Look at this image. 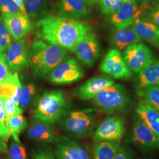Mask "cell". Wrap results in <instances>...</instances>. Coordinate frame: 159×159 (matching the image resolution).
<instances>
[{"label": "cell", "instance_id": "28", "mask_svg": "<svg viewBox=\"0 0 159 159\" xmlns=\"http://www.w3.org/2000/svg\"><path fill=\"white\" fill-rule=\"evenodd\" d=\"M35 94L36 87L33 83H28L24 85L22 88L19 107L22 110L27 108L33 102Z\"/></svg>", "mask_w": 159, "mask_h": 159}, {"label": "cell", "instance_id": "37", "mask_svg": "<svg viewBox=\"0 0 159 159\" xmlns=\"http://www.w3.org/2000/svg\"><path fill=\"white\" fill-rule=\"evenodd\" d=\"M0 11L2 14L22 13L12 0H0Z\"/></svg>", "mask_w": 159, "mask_h": 159}, {"label": "cell", "instance_id": "33", "mask_svg": "<svg viewBox=\"0 0 159 159\" xmlns=\"http://www.w3.org/2000/svg\"><path fill=\"white\" fill-rule=\"evenodd\" d=\"M0 136L5 141L7 142L11 136V133L7 125L6 114L4 105L1 97H0Z\"/></svg>", "mask_w": 159, "mask_h": 159}, {"label": "cell", "instance_id": "27", "mask_svg": "<svg viewBox=\"0 0 159 159\" xmlns=\"http://www.w3.org/2000/svg\"><path fill=\"white\" fill-rule=\"evenodd\" d=\"M146 102L159 112V87L151 85L145 88L140 95Z\"/></svg>", "mask_w": 159, "mask_h": 159}, {"label": "cell", "instance_id": "38", "mask_svg": "<svg viewBox=\"0 0 159 159\" xmlns=\"http://www.w3.org/2000/svg\"><path fill=\"white\" fill-rule=\"evenodd\" d=\"M141 16L150 21L159 27V6L149 7L144 11Z\"/></svg>", "mask_w": 159, "mask_h": 159}, {"label": "cell", "instance_id": "43", "mask_svg": "<svg viewBox=\"0 0 159 159\" xmlns=\"http://www.w3.org/2000/svg\"><path fill=\"white\" fill-rule=\"evenodd\" d=\"M152 4L153 7H159V0H152Z\"/></svg>", "mask_w": 159, "mask_h": 159}, {"label": "cell", "instance_id": "12", "mask_svg": "<svg viewBox=\"0 0 159 159\" xmlns=\"http://www.w3.org/2000/svg\"><path fill=\"white\" fill-rule=\"evenodd\" d=\"M73 52L81 63L86 66H93L100 57L101 44L96 34L92 30L80 41Z\"/></svg>", "mask_w": 159, "mask_h": 159}, {"label": "cell", "instance_id": "39", "mask_svg": "<svg viewBox=\"0 0 159 159\" xmlns=\"http://www.w3.org/2000/svg\"><path fill=\"white\" fill-rule=\"evenodd\" d=\"M20 8V11L22 12V14H28L27 12L26 11L25 6H24V0H12Z\"/></svg>", "mask_w": 159, "mask_h": 159}, {"label": "cell", "instance_id": "32", "mask_svg": "<svg viewBox=\"0 0 159 159\" xmlns=\"http://www.w3.org/2000/svg\"><path fill=\"white\" fill-rule=\"evenodd\" d=\"M4 108L6 114V123L7 120L11 117L16 115L22 114L23 110L20 108L12 100L11 98L7 97H1Z\"/></svg>", "mask_w": 159, "mask_h": 159}, {"label": "cell", "instance_id": "5", "mask_svg": "<svg viewBox=\"0 0 159 159\" xmlns=\"http://www.w3.org/2000/svg\"><path fill=\"white\" fill-rule=\"evenodd\" d=\"M97 108L107 114L125 111L130 106L131 98L125 87L113 84L98 93L92 99Z\"/></svg>", "mask_w": 159, "mask_h": 159}, {"label": "cell", "instance_id": "3", "mask_svg": "<svg viewBox=\"0 0 159 159\" xmlns=\"http://www.w3.org/2000/svg\"><path fill=\"white\" fill-rule=\"evenodd\" d=\"M96 109H86L67 112L58 123L68 137L85 139L93 134L98 123Z\"/></svg>", "mask_w": 159, "mask_h": 159}, {"label": "cell", "instance_id": "35", "mask_svg": "<svg viewBox=\"0 0 159 159\" xmlns=\"http://www.w3.org/2000/svg\"><path fill=\"white\" fill-rule=\"evenodd\" d=\"M12 75V69L7 62L6 52L0 54V82Z\"/></svg>", "mask_w": 159, "mask_h": 159}, {"label": "cell", "instance_id": "1", "mask_svg": "<svg viewBox=\"0 0 159 159\" xmlns=\"http://www.w3.org/2000/svg\"><path fill=\"white\" fill-rule=\"evenodd\" d=\"M34 34L43 41L73 51L77 44L92 30L79 20L61 16H47L33 25Z\"/></svg>", "mask_w": 159, "mask_h": 159}, {"label": "cell", "instance_id": "17", "mask_svg": "<svg viewBox=\"0 0 159 159\" xmlns=\"http://www.w3.org/2000/svg\"><path fill=\"white\" fill-rule=\"evenodd\" d=\"M27 134L34 141L46 144L54 143L60 136L52 124L37 119L33 120L29 125Z\"/></svg>", "mask_w": 159, "mask_h": 159}, {"label": "cell", "instance_id": "26", "mask_svg": "<svg viewBox=\"0 0 159 159\" xmlns=\"http://www.w3.org/2000/svg\"><path fill=\"white\" fill-rule=\"evenodd\" d=\"M12 139L8 148L10 159H28L26 150L20 141L18 134L12 133Z\"/></svg>", "mask_w": 159, "mask_h": 159}, {"label": "cell", "instance_id": "15", "mask_svg": "<svg viewBox=\"0 0 159 159\" xmlns=\"http://www.w3.org/2000/svg\"><path fill=\"white\" fill-rule=\"evenodd\" d=\"M113 84L114 81L110 76L96 75L79 86L74 90V94L81 100H90L98 93Z\"/></svg>", "mask_w": 159, "mask_h": 159}, {"label": "cell", "instance_id": "10", "mask_svg": "<svg viewBox=\"0 0 159 159\" xmlns=\"http://www.w3.org/2000/svg\"><path fill=\"white\" fill-rule=\"evenodd\" d=\"M84 75V71L74 58H67L58 64L49 75L51 83L64 85L74 83Z\"/></svg>", "mask_w": 159, "mask_h": 159}, {"label": "cell", "instance_id": "13", "mask_svg": "<svg viewBox=\"0 0 159 159\" xmlns=\"http://www.w3.org/2000/svg\"><path fill=\"white\" fill-rule=\"evenodd\" d=\"M54 144L57 159H94L83 145L73 138L59 136Z\"/></svg>", "mask_w": 159, "mask_h": 159}, {"label": "cell", "instance_id": "19", "mask_svg": "<svg viewBox=\"0 0 159 159\" xmlns=\"http://www.w3.org/2000/svg\"><path fill=\"white\" fill-rule=\"evenodd\" d=\"M140 37L159 50V27L141 16L138 17L131 25Z\"/></svg>", "mask_w": 159, "mask_h": 159}, {"label": "cell", "instance_id": "11", "mask_svg": "<svg viewBox=\"0 0 159 159\" xmlns=\"http://www.w3.org/2000/svg\"><path fill=\"white\" fill-rule=\"evenodd\" d=\"M100 70L115 79L129 80L133 73L125 63L123 54L117 49L108 50L100 64Z\"/></svg>", "mask_w": 159, "mask_h": 159}, {"label": "cell", "instance_id": "42", "mask_svg": "<svg viewBox=\"0 0 159 159\" xmlns=\"http://www.w3.org/2000/svg\"><path fill=\"white\" fill-rule=\"evenodd\" d=\"M84 1L88 6H91L94 5L99 0H84Z\"/></svg>", "mask_w": 159, "mask_h": 159}, {"label": "cell", "instance_id": "40", "mask_svg": "<svg viewBox=\"0 0 159 159\" xmlns=\"http://www.w3.org/2000/svg\"><path fill=\"white\" fill-rule=\"evenodd\" d=\"M7 149L6 142L0 136V154L5 152Z\"/></svg>", "mask_w": 159, "mask_h": 159}, {"label": "cell", "instance_id": "18", "mask_svg": "<svg viewBox=\"0 0 159 159\" xmlns=\"http://www.w3.org/2000/svg\"><path fill=\"white\" fill-rule=\"evenodd\" d=\"M7 60L12 70L20 71L25 68L29 61V54L25 41L17 40L11 44L7 51Z\"/></svg>", "mask_w": 159, "mask_h": 159}, {"label": "cell", "instance_id": "14", "mask_svg": "<svg viewBox=\"0 0 159 159\" xmlns=\"http://www.w3.org/2000/svg\"><path fill=\"white\" fill-rule=\"evenodd\" d=\"M2 17L9 33L16 41L23 39L33 29L28 14H2Z\"/></svg>", "mask_w": 159, "mask_h": 159}, {"label": "cell", "instance_id": "8", "mask_svg": "<svg viewBox=\"0 0 159 159\" xmlns=\"http://www.w3.org/2000/svg\"><path fill=\"white\" fill-rule=\"evenodd\" d=\"M125 133V121L120 116H107L97 125L93 134L95 143L102 141L119 142Z\"/></svg>", "mask_w": 159, "mask_h": 159}, {"label": "cell", "instance_id": "4", "mask_svg": "<svg viewBox=\"0 0 159 159\" xmlns=\"http://www.w3.org/2000/svg\"><path fill=\"white\" fill-rule=\"evenodd\" d=\"M68 102L64 91L54 90L44 93L38 99L33 111L35 119L54 124L67 112Z\"/></svg>", "mask_w": 159, "mask_h": 159}, {"label": "cell", "instance_id": "9", "mask_svg": "<svg viewBox=\"0 0 159 159\" xmlns=\"http://www.w3.org/2000/svg\"><path fill=\"white\" fill-rule=\"evenodd\" d=\"M149 7L148 4L140 6L136 0H124L119 10L110 16L109 22L116 29L131 27L137 18Z\"/></svg>", "mask_w": 159, "mask_h": 159}, {"label": "cell", "instance_id": "30", "mask_svg": "<svg viewBox=\"0 0 159 159\" xmlns=\"http://www.w3.org/2000/svg\"><path fill=\"white\" fill-rule=\"evenodd\" d=\"M124 0H99L100 9L102 13L111 16L119 10Z\"/></svg>", "mask_w": 159, "mask_h": 159}, {"label": "cell", "instance_id": "23", "mask_svg": "<svg viewBox=\"0 0 159 159\" xmlns=\"http://www.w3.org/2000/svg\"><path fill=\"white\" fill-rule=\"evenodd\" d=\"M22 88V84L16 71L7 79L0 82V97L11 98L19 106Z\"/></svg>", "mask_w": 159, "mask_h": 159}, {"label": "cell", "instance_id": "22", "mask_svg": "<svg viewBox=\"0 0 159 159\" xmlns=\"http://www.w3.org/2000/svg\"><path fill=\"white\" fill-rule=\"evenodd\" d=\"M137 115L152 130L159 140V112L144 99H140L136 110Z\"/></svg>", "mask_w": 159, "mask_h": 159}, {"label": "cell", "instance_id": "24", "mask_svg": "<svg viewBox=\"0 0 159 159\" xmlns=\"http://www.w3.org/2000/svg\"><path fill=\"white\" fill-rule=\"evenodd\" d=\"M120 142L102 141L96 142L93 148L94 159H114L121 146Z\"/></svg>", "mask_w": 159, "mask_h": 159}, {"label": "cell", "instance_id": "29", "mask_svg": "<svg viewBox=\"0 0 159 159\" xmlns=\"http://www.w3.org/2000/svg\"><path fill=\"white\" fill-rule=\"evenodd\" d=\"M7 125L12 133L20 134L27 127V121L22 114H16L7 120Z\"/></svg>", "mask_w": 159, "mask_h": 159}, {"label": "cell", "instance_id": "6", "mask_svg": "<svg viewBox=\"0 0 159 159\" xmlns=\"http://www.w3.org/2000/svg\"><path fill=\"white\" fill-rule=\"evenodd\" d=\"M125 142L144 152L159 149V139L136 113L133 116L131 129Z\"/></svg>", "mask_w": 159, "mask_h": 159}, {"label": "cell", "instance_id": "21", "mask_svg": "<svg viewBox=\"0 0 159 159\" xmlns=\"http://www.w3.org/2000/svg\"><path fill=\"white\" fill-rule=\"evenodd\" d=\"M142 40L131 26L123 29H116L110 35L111 45L119 51L124 50L131 45L139 43Z\"/></svg>", "mask_w": 159, "mask_h": 159}, {"label": "cell", "instance_id": "34", "mask_svg": "<svg viewBox=\"0 0 159 159\" xmlns=\"http://www.w3.org/2000/svg\"><path fill=\"white\" fill-rule=\"evenodd\" d=\"M114 159H140V157L136 151L129 146L121 145Z\"/></svg>", "mask_w": 159, "mask_h": 159}, {"label": "cell", "instance_id": "7", "mask_svg": "<svg viewBox=\"0 0 159 159\" xmlns=\"http://www.w3.org/2000/svg\"><path fill=\"white\" fill-rule=\"evenodd\" d=\"M123 56L131 71L135 74L156 60L149 47L142 42L127 47L124 50Z\"/></svg>", "mask_w": 159, "mask_h": 159}, {"label": "cell", "instance_id": "25", "mask_svg": "<svg viewBox=\"0 0 159 159\" xmlns=\"http://www.w3.org/2000/svg\"><path fill=\"white\" fill-rule=\"evenodd\" d=\"M28 15L34 20L46 17L50 11L49 0H24Z\"/></svg>", "mask_w": 159, "mask_h": 159}, {"label": "cell", "instance_id": "36", "mask_svg": "<svg viewBox=\"0 0 159 159\" xmlns=\"http://www.w3.org/2000/svg\"><path fill=\"white\" fill-rule=\"evenodd\" d=\"M33 159H57L55 154L48 148H35L32 153Z\"/></svg>", "mask_w": 159, "mask_h": 159}, {"label": "cell", "instance_id": "2", "mask_svg": "<svg viewBox=\"0 0 159 159\" xmlns=\"http://www.w3.org/2000/svg\"><path fill=\"white\" fill-rule=\"evenodd\" d=\"M68 57V51L63 47L39 40L31 47L29 62L35 76L46 77L58 64Z\"/></svg>", "mask_w": 159, "mask_h": 159}, {"label": "cell", "instance_id": "20", "mask_svg": "<svg viewBox=\"0 0 159 159\" xmlns=\"http://www.w3.org/2000/svg\"><path fill=\"white\" fill-rule=\"evenodd\" d=\"M137 74L134 81V86L139 96L148 86H159V58Z\"/></svg>", "mask_w": 159, "mask_h": 159}, {"label": "cell", "instance_id": "16", "mask_svg": "<svg viewBox=\"0 0 159 159\" xmlns=\"http://www.w3.org/2000/svg\"><path fill=\"white\" fill-rule=\"evenodd\" d=\"M57 7L61 16L84 20L91 17V10L84 0H61Z\"/></svg>", "mask_w": 159, "mask_h": 159}, {"label": "cell", "instance_id": "31", "mask_svg": "<svg viewBox=\"0 0 159 159\" xmlns=\"http://www.w3.org/2000/svg\"><path fill=\"white\" fill-rule=\"evenodd\" d=\"M11 44V35L6 27L2 15L0 16V52H6Z\"/></svg>", "mask_w": 159, "mask_h": 159}, {"label": "cell", "instance_id": "44", "mask_svg": "<svg viewBox=\"0 0 159 159\" xmlns=\"http://www.w3.org/2000/svg\"><path fill=\"white\" fill-rule=\"evenodd\" d=\"M1 52H0V54H1ZM3 53H4V52H3Z\"/></svg>", "mask_w": 159, "mask_h": 159}, {"label": "cell", "instance_id": "41", "mask_svg": "<svg viewBox=\"0 0 159 159\" xmlns=\"http://www.w3.org/2000/svg\"><path fill=\"white\" fill-rule=\"evenodd\" d=\"M137 2H138L140 6H144L148 4V3L152 1V0H136Z\"/></svg>", "mask_w": 159, "mask_h": 159}]
</instances>
